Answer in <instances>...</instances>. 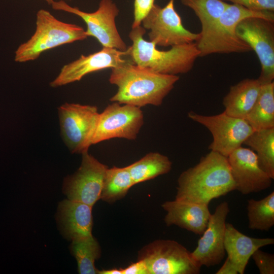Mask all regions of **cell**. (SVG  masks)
Wrapping results in <instances>:
<instances>
[{"label":"cell","instance_id":"cell-1","mask_svg":"<svg viewBox=\"0 0 274 274\" xmlns=\"http://www.w3.org/2000/svg\"><path fill=\"white\" fill-rule=\"evenodd\" d=\"M179 79L178 75L156 73L127 60L111 68L109 81L118 89L110 100L141 108L159 106Z\"/></svg>","mask_w":274,"mask_h":274},{"label":"cell","instance_id":"cell-2","mask_svg":"<svg viewBox=\"0 0 274 274\" xmlns=\"http://www.w3.org/2000/svg\"><path fill=\"white\" fill-rule=\"evenodd\" d=\"M235 190L227 157L211 151L178 179L175 199L209 205Z\"/></svg>","mask_w":274,"mask_h":274},{"label":"cell","instance_id":"cell-3","mask_svg":"<svg viewBox=\"0 0 274 274\" xmlns=\"http://www.w3.org/2000/svg\"><path fill=\"white\" fill-rule=\"evenodd\" d=\"M145 32L141 25L132 28L128 35L132 44L127 48V55L136 65L162 74L178 75L190 71L200 57L195 42L160 50L154 43L144 39Z\"/></svg>","mask_w":274,"mask_h":274},{"label":"cell","instance_id":"cell-4","mask_svg":"<svg viewBox=\"0 0 274 274\" xmlns=\"http://www.w3.org/2000/svg\"><path fill=\"white\" fill-rule=\"evenodd\" d=\"M252 17L274 21L272 11H254L239 5L229 4L220 17L207 29L199 32L195 42L200 57L219 53H244L250 47L236 35V27L242 20Z\"/></svg>","mask_w":274,"mask_h":274},{"label":"cell","instance_id":"cell-5","mask_svg":"<svg viewBox=\"0 0 274 274\" xmlns=\"http://www.w3.org/2000/svg\"><path fill=\"white\" fill-rule=\"evenodd\" d=\"M36 25L31 37L16 49L14 57L16 62L35 60L46 51L88 37L82 27L61 21L45 9L37 12Z\"/></svg>","mask_w":274,"mask_h":274},{"label":"cell","instance_id":"cell-6","mask_svg":"<svg viewBox=\"0 0 274 274\" xmlns=\"http://www.w3.org/2000/svg\"><path fill=\"white\" fill-rule=\"evenodd\" d=\"M138 259L143 260L149 274H198L201 266L191 252L172 239H157L142 248Z\"/></svg>","mask_w":274,"mask_h":274},{"label":"cell","instance_id":"cell-7","mask_svg":"<svg viewBox=\"0 0 274 274\" xmlns=\"http://www.w3.org/2000/svg\"><path fill=\"white\" fill-rule=\"evenodd\" d=\"M99 114L91 105L65 103L59 108L62 137L72 153L82 154L92 145Z\"/></svg>","mask_w":274,"mask_h":274},{"label":"cell","instance_id":"cell-8","mask_svg":"<svg viewBox=\"0 0 274 274\" xmlns=\"http://www.w3.org/2000/svg\"><path fill=\"white\" fill-rule=\"evenodd\" d=\"M54 10L76 15L86 23L88 37L95 38L102 47L126 51L127 47L121 37L115 22L119 10L112 0H101L98 9L88 13L72 7L65 1H54L51 5Z\"/></svg>","mask_w":274,"mask_h":274},{"label":"cell","instance_id":"cell-9","mask_svg":"<svg viewBox=\"0 0 274 274\" xmlns=\"http://www.w3.org/2000/svg\"><path fill=\"white\" fill-rule=\"evenodd\" d=\"M174 2L175 0H169L163 7L154 4L142 20V26L150 30L149 41L156 46L172 47L195 42L199 37V33L185 28Z\"/></svg>","mask_w":274,"mask_h":274},{"label":"cell","instance_id":"cell-10","mask_svg":"<svg viewBox=\"0 0 274 274\" xmlns=\"http://www.w3.org/2000/svg\"><path fill=\"white\" fill-rule=\"evenodd\" d=\"M144 123L141 108L112 102L99 114L92 145L114 138L134 140Z\"/></svg>","mask_w":274,"mask_h":274},{"label":"cell","instance_id":"cell-11","mask_svg":"<svg viewBox=\"0 0 274 274\" xmlns=\"http://www.w3.org/2000/svg\"><path fill=\"white\" fill-rule=\"evenodd\" d=\"M237 36L255 51L261 64L258 79L261 84L274 79V21L252 17L236 26Z\"/></svg>","mask_w":274,"mask_h":274},{"label":"cell","instance_id":"cell-12","mask_svg":"<svg viewBox=\"0 0 274 274\" xmlns=\"http://www.w3.org/2000/svg\"><path fill=\"white\" fill-rule=\"evenodd\" d=\"M188 117L205 126L212 133L213 141L209 149L226 157L242 146L254 131L245 119L231 116L224 112L206 116L190 111Z\"/></svg>","mask_w":274,"mask_h":274},{"label":"cell","instance_id":"cell-13","mask_svg":"<svg viewBox=\"0 0 274 274\" xmlns=\"http://www.w3.org/2000/svg\"><path fill=\"white\" fill-rule=\"evenodd\" d=\"M82 155L79 168L75 174L64 179L63 191L67 199L93 207L100 198L104 178L108 167L88 151Z\"/></svg>","mask_w":274,"mask_h":274},{"label":"cell","instance_id":"cell-14","mask_svg":"<svg viewBox=\"0 0 274 274\" xmlns=\"http://www.w3.org/2000/svg\"><path fill=\"white\" fill-rule=\"evenodd\" d=\"M230 211L226 201L220 203L211 214L208 225L191 254L200 266L209 267L219 264L226 252L224 238L226 220Z\"/></svg>","mask_w":274,"mask_h":274},{"label":"cell","instance_id":"cell-15","mask_svg":"<svg viewBox=\"0 0 274 274\" xmlns=\"http://www.w3.org/2000/svg\"><path fill=\"white\" fill-rule=\"evenodd\" d=\"M127 49L123 51L114 48L102 47L97 52L82 55L75 60L65 64L57 77L50 83L56 88L81 80L86 75L104 69L118 66L127 60Z\"/></svg>","mask_w":274,"mask_h":274},{"label":"cell","instance_id":"cell-16","mask_svg":"<svg viewBox=\"0 0 274 274\" xmlns=\"http://www.w3.org/2000/svg\"><path fill=\"white\" fill-rule=\"evenodd\" d=\"M227 157L235 190L242 194L259 192L271 186L272 179L260 168L251 149L241 146Z\"/></svg>","mask_w":274,"mask_h":274},{"label":"cell","instance_id":"cell-17","mask_svg":"<svg viewBox=\"0 0 274 274\" xmlns=\"http://www.w3.org/2000/svg\"><path fill=\"white\" fill-rule=\"evenodd\" d=\"M92 207L68 199L58 205L57 220L62 234L73 241L92 235Z\"/></svg>","mask_w":274,"mask_h":274},{"label":"cell","instance_id":"cell-18","mask_svg":"<svg viewBox=\"0 0 274 274\" xmlns=\"http://www.w3.org/2000/svg\"><path fill=\"white\" fill-rule=\"evenodd\" d=\"M162 207L166 212L164 220L167 226L175 225L200 235L206 230L211 215L209 205L176 199L164 202Z\"/></svg>","mask_w":274,"mask_h":274},{"label":"cell","instance_id":"cell-19","mask_svg":"<svg viewBox=\"0 0 274 274\" xmlns=\"http://www.w3.org/2000/svg\"><path fill=\"white\" fill-rule=\"evenodd\" d=\"M273 244V238L250 237L241 232L231 223H226L225 250L238 273H244L250 257L256 250Z\"/></svg>","mask_w":274,"mask_h":274},{"label":"cell","instance_id":"cell-20","mask_svg":"<svg viewBox=\"0 0 274 274\" xmlns=\"http://www.w3.org/2000/svg\"><path fill=\"white\" fill-rule=\"evenodd\" d=\"M261 85L258 79L247 78L231 86L223 99L224 112L231 116L245 119L255 105Z\"/></svg>","mask_w":274,"mask_h":274},{"label":"cell","instance_id":"cell-21","mask_svg":"<svg viewBox=\"0 0 274 274\" xmlns=\"http://www.w3.org/2000/svg\"><path fill=\"white\" fill-rule=\"evenodd\" d=\"M254 130L274 127V82L262 84L258 97L245 118Z\"/></svg>","mask_w":274,"mask_h":274},{"label":"cell","instance_id":"cell-22","mask_svg":"<svg viewBox=\"0 0 274 274\" xmlns=\"http://www.w3.org/2000/svg\"><path fill=\"white\" fill-rule=\"evenodd\" d=\"M134 185L166 174L172 167L168 157L159 152H150L127 166Z\"/></svg>","mask_w":274,"mask_h":274},{"label":"cell","instance_id":"cell-23","mask_svg":"<svg viewBox=\"0 0 274 274\" xmlns=\"http://www.w3.org/2000/svg\"><path fill=\"white\" fill-rule=\"evenodd\" d=\"M256 154L260 168L274 179V127L254 130L244 144Z\"/></svg>","mask_w":274,"mask_h":274},{"label":"cell","instance_id":"cell-24","mask_svg":"<svg viewBox=\"0 0 274 274\" xmlns=\"http://www.w3.org/2000/svg\"><path fill=\"white\" fill-rule=\"evenodd\" d=\"M134 185L127 166L108 167L100 199L108 203H113L123 198Z\"/></svg>","mask_w":274,"mask_h":274},{"label":"cell","instance_id":"cell-25","mask_svg":"<svg viewBox=\"0 0 274 274\" xmlns=\"http://www.w3.org/2000/svg\"><path fill=\"white\" fill-rule=\"evenodd\" d=\"M247 210L249 228L269 231L274 225V192L260 200L249 199Z\"/></svg>","mask_w":274,"mask_h":274},{"label":"cell","instance_id":"cell-26","mask_svg":"<svg viewBox=\"0 0 274 274\" xmlns=\"http://www.w3.org/2000/svg\"><path fill=\"white\" fill-rule=\"evenodd\" d=\"M70 249L77 261L79 273H98L94 262L100 257L101 250L93 235L72 241Z\"/></svg>","mask_w":274,"mask_h":274},{"label":"cell","instance_id":"cell-27","mask_svg":"<svg viewBox=\"0 0 274 274\" xmlns=\"http://www.w3.org/2000/svg\"><path fill=\"white\" fill-rule=\"evenodd\" d=\"M182 4L191 9L199 19L201 31L217 20L229 4L222 0H181Z\"/></svg>","mask_w":274,"mask_h":274},{"label":"cell","instance_id":"cell-28","mask_svg":"<svg viewBox=\"0 0 274 274\" xmlns=\"http://www.w3.org/2000/svg\"><path fill=\"white\" fill-rule=\"evenodd\" d=\"M260 274L274 273V255L258 249L252 255Z\"/></svg>","mask_w":274,"mask_h":274},{"label":"cell","instance_id":"cell-29","mask_svg":"<svg viewBox=\"0 0 274 274\" xmlns=\"http://www.w3.org/2000/svg\"><path fill=\"white\" fill-rule=\"evenodd\" d=\"M230 2L254 11H274V0H222Z\"/></svg>","mask_w":274,"mask_h":274},{"label":"cell","instance_id":"cell-30","mask_svg":"<svg viewBox=\"0 0 274 274\" xmlns=\"http://www.w3.org/2000/svg\"><path fill=\"white\" fill-rule=\"evenodd\" d=\"M155 0H134V19L132 28L141 25L142 20L147 15L154 4Z\"/></svg>","mask_w":274,"mask_h":274},{"label":"cell","instance_id":"cell-31","mask_svg":"<svg viewBox=\"0 0 274 274\" xmlns=\"http://www.w3.org/2000/svg\"><path fill=\"white\" fill-rule=\"evenodd\" d=\"M122 269L123 274H149L145 262L141 259Z\"/></svg>","mask_w":274,"mask_h":274},{"label":"cell","instance_id":"cell-32","mask_svg":"<svg viewBox=\"0 0 274 274\" xmlns=\"http://www.w3.org/2000/svg\"><path fill=\"white\" fill-rule=\"evenodd\" d=\"M238 273L235 265L227 257L224 264L216 272V274H237Z\"/></svg>","mask_w":274,"mask_h":274},{"label":"cell","instance_id":"cell-33","mask_svg":"<svg viewBox=\"0 0 274 274\" xmlns=\"http://www.w3.org/2000/svg\"><path fill=\"white\" fill-rule=\"evenodd\" d=\"M99 274H123L122 268H113L108 270H98Z\"/></svg>","mask_w":274,"mask_h":274},{"label":"cell","instance_id":"cell-34","mask_svg":"<svg viewBox=\"0 0 274 274\" xmlns=\"http://www.w3.org/2000/svg\"><path fill=\"white\" fill-rule=\"evenodd\" d=\"M45 1L46 3H47L49 5H51L52 3L55 1V0H43Z\"/></svg>","mask_w":274,"mask_h":274},{"label":"cell","instance_id":"cell-35","mask_svg":"<svg viewBox=\"0 0 274 274\" xmlns=\"http://www.w3.org/2000/svg\"><path fill=\"white\" fill-rule=\"evenodd\" d=\"M55 1H56V0H55ZM61 1H71V0H61Z\"/></svg>","mask_w":274,"mask_h":274}]
</instances>
